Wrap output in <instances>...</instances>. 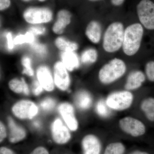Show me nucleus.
Instances as JSON below:
<instances>
[{
    "label": "nucleus",
    "mask_w": 154,
    "mask_h": 154,
    "mask_svg": "<svg viewBox=\"0 0 154 154\" xmlns=\"http://www.w3.org/2000/svg\"><path fill=\"white\" fill-rule=\"evenodd\" d=\"M109 107L107 106L104 100H100L96 105V110L97 113L102 117H107L110 114Z\"/></svg>",
    "instance_id": "obj_25"
},
{
    "label": "nucleus",
    "mask_w": 154,
    "mask_h": 154,
    "mask_svg": "<svg viewBox=\"0 0 154 154\" xmlns=\"http://www.w3.org/2000/svg\"><path fill=\"white\" fill-rule=\"evenodd\" d=\"M145 79V76L141 71L133 72L128 77L125 88L127 91L136 90L140 88Z\"/></svg>",
    "instance_id": "obj_15"
},
{
    "label": "nucleus",
    "mask_w": 154,
    "mask_h": 154,
    "mask_svg": "<svg viewBox=\"0 0 154 154\" xmlns=\"http://www.w3.org/2000/svg\"><path fill=\"white\" fill-rule=\"evenodd\" d=\"M7 39H8V46L9 48L12 49L14 47V41L12 40V35L11 33H9L7 35Z\"/></svg>",
    "instance_id": "obj_35"
},
{
    "label": "nucleus",
    "mask_w": 154,
    "mask_h": 154,
    "mask_svg": "<svg viewBox=\"0 0 154 154\" xmlns=\"http://www.w3.org/2000/svg\"><path fill=\"white\" fill-rule=\"evenodd\" d=\"M72 15L70 12L62 9L58 11L57 16V20L52 27L54 33L57 34H62L67 26L71 21Z\"/></svg>",
    "instance_id": "obj_13"
},
{
    "label": "nucleus",
    "mask_w": 154,
    "mask_h": 154,
    "mask_svg": "<svg viewBox=\"0 0 154 154\" xmlns=\"http://www.w3.org/2000/svg\"><path fill=\"white\" fill-rule=\"evenodd\" d=\"M14 115L21 119L33 118L38 113V108L33 102L22 100L15 104L12 108Z\"/></svg>",
    "instance_id": "obj_8"
},
{
    "label": "nucleus",
    "mask_w": 154,
    "mask_h": 154,
    "mask_svg": "<svg viewBox=\"0 0 154 154\" xmlns=\"http://www.w3.org/2000/svg\"><path fill=\"white\" fill-rule=\"evenodd\" d=\"M62 63L67 69L72 71L79 67V63L78 56L74 52H63L61 55Z\"/></svg>",
    "instance_id": "obj_18"
},
{
    "label": "nucleus",
    "mask_w": 154,
    "mask_h": 154,
    "mask_svg": "<svg viewBox=\"0 0 154 154\" xmlns=\"http://www.w3.org/2000/svg\"><path fill=\"white\" fill-rule=\"evenodd\" d=\"M52 133L54 140L58 144L66 143L70 139L71 135L68 129L59 118L56 119L53 123Z\"/></svg>",
    "instance_id": "obj_11"
},
{
    "label": "nucleus",
    "mask_w": 154,
    "mask_h": 154,
    "mask_svg": "<svg viewBox=\"0 0 154 154\" xmlns=\"http://www.w3.org/2000/svg\"><path fill=\"white\" fill-rule=\"evenodd\" d=\"M101 25L96 21H91L86 28V36L94 43H98L99 42L101 39Z\"/></svg>",
    "instance_id": "obj_17"
},
{
    "label": "nucleus",
    "mask_w": 154,
    "mask_h": 154,
    "mask_svg": "<svg viewBox=\"0 0 154 154\" xmlns=\"http://www.w3.org/2000/svg\"><path fill=\"white\" fill-rule=\"evenodd\" d=\"M119 125L124 132L134 137L141 136L146 132L145 126L142 122L129 116L120 119Z\"/></svg>",
    "instance_id": "obj_7"
},
{
    "label": "nucleus",
    "mask_w": 154,
    "mask_h": 154,
    "mask_svg": "<svg viewBox=\"0 0 154 154\" xmlns=\"http://www.w3.org/2000/svg\"><path fill=\"white\" fill-rule=\"evenodd\" d=\"M133 95L128 91H118L110 94L105 102L110 109L122 111L128 109L132 105Z\"/></svg>",
    "instance_id": "obj_4"
},
{
    "label": "nucleus",
    "mask_w": 154,
    "mask_h": 154,
    "mask_svg": "<svg viewBox=\"0 0 154 154\" xmlns=\"http://www.w3.org/2000/svg\"><path fill=\"white\" fill-rule=\"evenodd\" d=\"M34 125H35V126L36 127H39L40 126L39 122L37 121L35 122H34Z\"/></svg>",
    "instance_id": "obj_41"
},
{
    "label": "nucleus",
    "mask_w": 154,
    "mask_h": 154,
    "mask_svg": "<svg viewBox=\"0 0 154 154\" xmlns=\"http://www.w3.org/2000/svg\"><path fill=\"white\" fill-rule=\"evenodd\" d=\"M45 31V28L42 27H33L29 29V32L36 35H42L44 34Z\"/></svg>",
    "instance_id": "obj_30"
},
{
    "label": "nucleus",
    "mask_w": 154,
    "mask_h": 154,
    "mask_svg": "<svg viewBox=\"0 0 154 154\" xmlns=\"http://www.w3.org/2000/svg\"><path fill=\"white\" fill-rule=\"evenodd\" d=\"M129 154H149L148 153L146 152L140 151H136L132 152L131 153H130Z\"/></svg>",
    "instance_id": "obj_39"
},
{
    "label": "nucleus",
    "mask_w": 154,
    "mask_h": 154,
    "mask_svg": "<svg viewBox=\"0 0 154 154\" xmlns=\"http://www.w3.org/2000/svg\"><path fill=\"white\" fill-rule=\"evenodd\" d=\"M98 53L96 50L90 48L85 51L81 56V60L84 63H94L97 60Z\"/></svg>",
    "instance_id": "obj_22"
},
{
    "label": "nucleus",
    "mask_w": 154,
    "mask_h": 154,
    "mask_svg": "<svg viewBox=\"0 0 154 154\" xmlns=\"http://www.w3.org/2000/svg\"><path fill=\"white\" fill-rule=\"evenodd\" d=\"M22 1L24 2H30V1H33V0H22ZM38 2H44L46 1V0H37Z\"/></svg>",
    "instance_id": "obj_40"
},
{
    "label": "nucleus",
    "mask_w": 154,
    "mask_h": 154,
    "mask_svg": "<svg viewBox=\"0 0 154 154\" xmlns=\"http://www.w3.org/2000/svg\"><path fill=\"white\" fill-rule=\"evenodd\" d=\"M0 154H15L13 151L5 147H2L0 149Z\"/></svg>",
    "instance_id": "obj_36"
},
{
    "label": "nucleus",
    "mask_w": 154,
    "mask_h": 154,
    "mask_svg": "<svg viewBox=\"0 0 154 154\" xmlns=\"http://www.w3.org/2000/svg\"><path fill=\"white\" fill-rule=\"evenodd\" d=\"M58 111L68 127L72 131L78 128V122L75 117L73 107L69 103H63L58 107Z\"/></svg>",
    "instance_id": "obj_10"
},
{
    "label": "nucleus",
    "mask_w": 154,
    "mask_h": 154,
    "mask_svg": "<svg viewBox=\"0 0 154 154\" xmlns=\"http://www.w3.org/2000/svg\"><path fill=\"white\" fill-rule=\"evenodd\" d=\"M30 154H49L47 150L43 147L36 148Z\"/></svg>",
    "instance_id": "obj_34"
},
{
    "label": "nucleus",
    "mask_w": 154,
    "mask_h": 154,
    "mask_svg": "<svg viewBox=\"0 0 154 154\" xmlns=\"http://www.w3.org/2000/svg\"><path fill=\"white\" fill-rule=\"evenodd\" d=\"M43 89V88L38 82H34L33 89V93L34 95L36 96L39 95L42 92Z\"/></svg>",
    "instance_id": "obj_31"
},
{
    "label": "nucleus",
    "mask_w": 154,
    "mask_h": 154,
    "mask_svg": "<svg viewBox=\"0 0 154 154\" xmlns=\"http://www.w3.org/2000/svg\"><path fill=\"white\" fill-rule=\"evenodd\" d=\"M55 44L57 48L63 52H74L78 48V45L77 43L67 41L65 38L62 37H58L57 38Z\"/></svg>",
    "instance_id": "obj_21"
},
{
    "label": "nucleus",
    "mask_w": 154,
    "mask_h": 154,
    "mask_svg": "<svg viewBox=\"0 0 154 154\" xmlns=\"http://www.w3.org/2000/svg\"><path fill=\"white\" fill-rule=\"evenodd\" d=\"M125 30L121 22H113L105 31L103 39V48L107 52L117 51L122 46Z\"/></svg>",
    "instance_id": "obj_1"
},
{
    "label": "nucleus",
    "mask_w": 154,
    "mask_h": 154,
    "mask_svg": "<svg viewBox=\"0 0 154 154\" xmlns=\"http://www.w3.org/2000/svg\"><path fill=\"white\" fill-rule=\"evenodd\" d=\"M125 151L124 145L120 142L109 144L105 149L104 154H123Z\"/></svg>",
    "instance_id": "obj_23"
},
{
    "label": "nucleus",
    "mask_w": 154,
    "mask_h": 154,
    "mask_svg": "<svg viewBox=\"0 0 154 154\" xmlns=\"http://www.w3.org/2000/svg\"><path fill=\"white\" fill-rule=\"evenodd\" d=\"M90 1H91V2H96V1H100V0H89Z\"/></svg>",
    "instance_id": "obj_42"
},
{
    "label": "nucleus",
    "mask_w": 154,
    "mask_h": 154,
    "mask_svg": "<svg viewBox=\"0 0 154 154\" xmlns=\"http://www.w3.org/2000/svg\"><path fill=\"white\" fill-rule=\"evenodd\" d=\"M137 9L139 19L144 27L154 30V3L150 0H142Z\"/></svg>",
    "instance_id": "obj_6"
},
{
    "label": "nucleus",
    "mask_w": 154,
    "mask_h": 154,
    "mask_svg": "<svg viewBox=\"0 0 154 154\" xmlns=\"http://www.w3.org/2000/svg\"><path fill=\"white\" fill-rule=\"evenodd\" d=\"M6 128L2 122L0 123V141L2 142L6 137Z\"/></svg>",
    "instance_id": "obj_33"
},
{
    "label": "nucleus",
    "mask_w": 154,
    "mask_h": 154,
    "mask_svg": "<svg viewBox=\"0 0 154 154\" xmlns=\"http://www.w3.org/2000/svg\"><path fill=\"white\" fill-rule=\"evenodd\" d=\"M125 0H111V3L113 5L118 6L121 5Z\"/></svg>",
    "instance_id": "obj_38"
},
{
    "label": "nucleus",
    "mask_w": 154,
    "mask_h": 154,
    "mask_svg": "<svg viewBox=\"0 0 154 154\" xmlns=\"http://www.w3.org/2000/svg\"><path fill=\"white\" fill-rule=\"evenodd\" d=\"M126 70V65L123 60L113 59L100 70L99 79L105 85L111 84L123 76Z\"/></svg>",
    "instance_id": "obj_3"
},
{
    "label": "nucleus",
    "mask_w": 154,
    "mask_h": 154,
    "mask_svg": "<svg viewBox=\"0 0 154 154\" xmlns=\"http://www.w3.org/2000/svg\"><path fill=\"white\" fill-rule=\"evenodd\" d=\"M11 5V0H0V10L5 11Z\"/></svg>",
    "instance_id": "obj_32"
},
{
    "label": "nucleus",
    "mask_w": 154,
    "mask_h": 154,
    "mask_svg": "<svg viewBox=\"0 0 154 154\" xmlns=\"http://www.w3.org/2000/svg\"><path fill=\"white\" fill-rule=\"evenodd\" d=\"M8 125L10 130L9 140L11 143H15L22 140L26 136L25 130L18 126L11 117L8 119Z\"/></svg>",
    "instance_id": "obj_16"
},
{
    "label": "nucleus",
    "mask_w": 154,
    "mask_h": 154,
    "mask_svg": "<svg viewBox=\"0 0 154 154\" xmlns=\"http://www.w3.org/2000/svg\"><path fill=\"white\" fill-rule=\"evenodd\" d=\"M143 34V28L139 23L130 25L125 30L122 48L127 55L137 53L140 48Z\"/></svg>",
    "instance_id": "obj_2"
},
{
    "label": "nucleus",
    "mask_w": 154,
    "mask_h": 154,
    "mask_svg": "<svg viewBox=\"0 0 154 154\" xmlns=\"http://www.w3.org/2000/svg\"><path fill=\"white\" fill-rule=\"evenodd\" d=\"M22 63L24 67L23 73L32 76L33 75V71L31 66V61L30 58L25 57L22 58Z\"/></svg>",
    "instance_id": "obj_27"
},
{
    "label": "nucleus",
    "mask_w": 154,
    "mask_h": 154,
    "mask_svg": "<svg viewBox=\"0 0 154 154\" xmlns=\"http://www.w3.org/2000/svg\"><path fill=\"white\" fill-rule=\"evenodd\" d=\"M23 17L25 21L30 24H42L51 21L53 13L48 8L30 7L24 11Z\"/></svg>",
    "instance_id": "obj_5"
},
{
    "label": "nucleus",
    "mask_w": 154,
    "mask_h": 154,
    "mask_svg": "<svg viewBox=\"0 0 154 154\" xmlns=\"http://www.w3.org/2000/svg\"><path fill=\"white\" fill-rule=\"evenodd\" d=\"M55 105V101L51 98H47L44 99L40 104L42 108L46 111L52 110Z\"/></svg>",
    "instance_id": "obj_28"
},
{
    "label": "nucleus",
    "mask_w": 154,
    "mask_h": 154,
    "mask_svg": "<svg viewBox=\"0 0 154 154\" xmlns=\"http://www.w3.org/2000/svg\"><path fill=\"white\" fill-rule=\"evenodd\" d=\"M54 81L56 85L62 91H66L70 85V79L67 69L61 62L54 66Z\"/></svg>",
    "instance_id": "obj_9"
},
{
    "label": "nucleus",
    "mask_w": 154,
    "mask_h": 154,
    "mask_svg": "<svg viewBox=\"0 0 154 154\" xmlns=\"http://www.w3.org/2000/svg\"><path fill=\"white\" fill-rule=\"evenodd\" d=\"M34 40V34L28 32L25 35H20L17 36L14 39V43L15 44H21L22 43L27 42V43H32Z\"/></svg>",
    "instance_id": "obj_26"
},
{
    "label": "nucleus",
    "mask_w": 154,
    "mask_h": 154,
    "mask_svg": "<svg viewBox=\"0 0 154 154\" xmlns=\"http://www.w3.org/2000/svg\"><path fill=\"white\" fill-rule=\"evenodd\" d=\"M140 107L147 119L154 122V98L145 99L142 102Z\"/></svg>",
    "instance_id": "obj_20"
},
{
    "label": "nucleus",
    "mask_w": 154,
    "mask_h": 154,
    "mask_svg": "<svg viewBox=\"0 0 154 154\" xmlns=\"http://www.w3.org/2000/svg\"><path fill=\"white\" fill-rule=\"evenodd\" d=\"M84 154H100L101 145L99 140L95 136L89 134L82 141Z\"/></svg>",
    "instance_id": "obj_14"
},
{
    "label": "nucleus",
    "mask_w": 154,
    "mask_h": 154,
    "mask_svg": "<svg viewBox=\"0 0 154 154\" xmlns=\"http://www.w3.org/2000/svg\"><path fill=\"white\" fill-rule=\"evenodd\" d=\"M145 71L148 79L151 82H154V61H149L146 63Z\"/></svg>",
    "instance_id": "obj_29"
},
{
    "label": "nucleus",
    "mask_w": 154,
    "mask_h": 154,
    "mask_svg": "<svg viewBox=\"0 0 154 154\" xmlns=\"http://www.w3.org/2000/svg\"><path fill=\"white\" fill-rule=\"evenodd\" d=\"M76 104L82 110L88 109L92 104V98L90 94L85 91L79 92L76 96Z\"/></svg>",
    "instance_id": "obj_19"
},
{
    "label": "nucleus",
    "mask_w": 154,
    "mask_h": 154,
    "mask_svg": "<svg viewBox=\"0 0 154 154\" xmlns=\"http://www.w3.org/2000/svg\"><path fill=\"white\" fill-rule=\"evenodd\" d=\"M22 82H23V84H24V91H23V93H24L25 95H29V88H28V85H27V84H26V82H25V80H24V79H22Z\"/></svg>",
    "instance_id": "obj_37"
},
{
    "label": "nucleus",
    "mask_w": 154,
    "mask_h": 154,
    "mask_svg": "<svg viewBox=\"0 0 154 154\" xmlns=\"http://www.w3.org/2000/svg\"><path fill=\"white\" fill-rule=\"evenodd\" d=\"M36 76L38 82L44 90L47 91H53L54 83L49 69L45 66H42L37 69Z\"/></svg>",
    "instance_id": "obj_12"
},
{
    "label": "nucleus",
    "mask_w": 154,
    "mask_h": 154,
    "mask_svg": "<svg viewBox=\"0 0 154 154\" xmlns=\"http://www.w3.org/2000/svg\"><path fill=\"white\" fill-rule=\"evenodd\" d=\"M9 87L11 91L17 94H20L24 91V86L22 81L14 79L9 83Z\"/></svg>",
    "instance_id": "obj_24"
}]
</instances>
